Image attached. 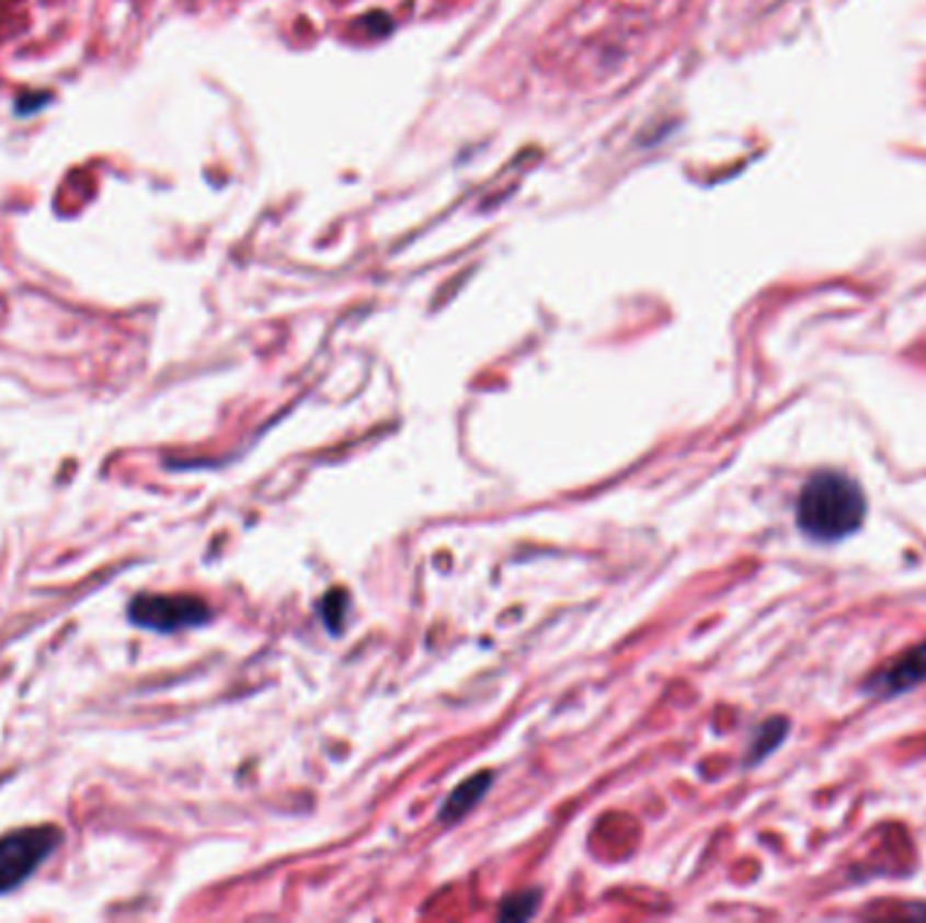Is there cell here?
Here are the masks:
<instances>
[{
    "label": "cell",
    "instance_id": "6da1fadb",
    "mask_svg": "<svg viewBox=\"0 0 926 923\" xmlns=\"http://www.w3.org/2000/svg\"><path fill=\"white\" fill-rule=\"evenodd\" d=\"M867 493L843 471H819L804 482L797 499V526L808 539L834 545L865 526Z\"/></svg>",
    "mask_w": 926,
    "mask_h": 923
},
{
    "label": "cell",
    "instance_id": "7a4b0ae2",
    "mask_svg": "<svg viewBox=\"0 0 926 923\" xmlns=\"http://www.w3.org/2000/svg\"><path fill=\"white\" fill-rule=\"evenodd\" d=\"M62 832L55 823L14 829L0 836V897L16 891L60 847Z\"/></svg>",
    "mask_w": 926,
    "mask_h": 923
},
{
    "label": "cell",
    "instance_id": "3957f363",
    "mask_svg": "<svg viewBox=\"0 0 926 923\" xmlns=\"http://www.w3.org/2000/svg\"><path fill=\"white\" fill-rule=\"evenodd\" d=\"M128 617L134 626L158 634H174L209 623L212 607L198 596H165V593H141L130 602Z\"/></svg>",
    "mask_w": 926,
    "mask_h": 923
},
{
    "label": "cell",
    "instance_id": "277c9868",
    "mask_svg": "<svg viewBox=\"0 0 926 923\" xmlns=\"http://www.w3.org/2000/svg\"><path fill=\"white\" fill-rule=\"evenodd\" d=\"M922 683H926V639L907 653H902L900 659L891 661L889 666L878 669L865 683V691L880 696V699H891V696L918 688Z\"/></svg>",
    "mask_w": 926,
    "mask_h": 923
},
{
    "label": "cell",
    "instance_id": "5b68a950",
    "mask_svg": "<svg viewBox=\"0 0 926 923\" xmlns=\"http://www.w3.org/2000/svg\"><path fill=\"white\" fill-rule=\"evenodd\" d=\"M491 783H493L491 772H480V775L469 777V780H466L464 786H458L456 791L450 794V799L445 801V807H442V812H439L442 821L450 823V821H458V818H464L471 807L480 805V799L485 796L488 788H491Z\"/></svg>",
    "mask_w": 926,
    "mask_h": 923
},
{
    "label": "cell",
    "instance_id": "8992f818",
    "mask_svg": "<svg viewBox=\"0 0 926 923\" xmlns=\"http://www.w3.org/2000/svg\"><path fill=\"white\" fill-rule=\"evenodd\" d=\"M788 737V720L786 718H769L758 726L756 737H753L751 748H747V766L762 764L767 755H773L775 750L784 745Z\"/></svg>",
    "mask_w": 926,
    "mask_h": 923
},
{
    "label": "cell",
    "instance_id": "52a82bcc",
    "mask_svg": "<svg viewBox=\"0 0 926 923\" xmlns=\"http://www.w3.org/2000/svg\"><path fill=\"white\" fill-rule=\"evenodd\" d=\"M539 891H517L512 893L502 902V908H499V919H507V921H526L531 919L534 913L539 910Z\"/></svg>",
    "mask_w": 926,
    "mask_h": 923
},
{
    "label": "cell",
    "instance_id": "ba28073f",
    "mask_svg": "<svg viewBox=\"0 0 926 923\" xmlns=\"http://www.w3.org/2000/svg\"><path fill=\"white\" fill-rule=\"evenodd\" d=\"M347 593L344 591H331L325 593L323 602L318 604V613L323 617V623L328 626V631L339 634L342 631V623H344V615H347Z\"/></svg>",
    "mask_w": 926,
    "mask_h": 923
}]
</instances>
